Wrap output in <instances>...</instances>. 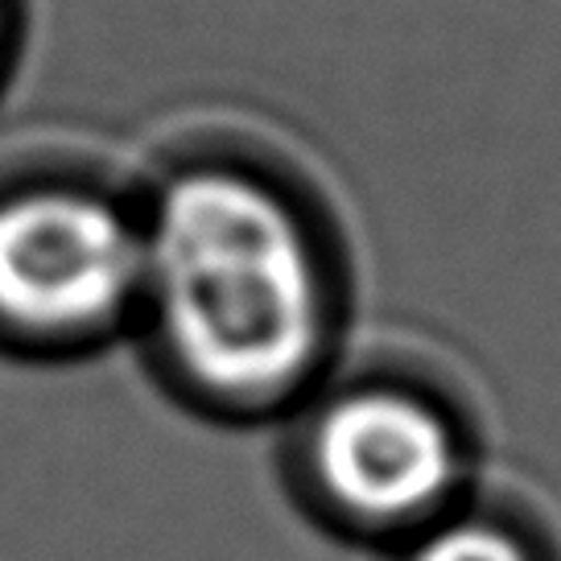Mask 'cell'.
<instances>
[{
	"label": "cell",
	"instance_id": "obj_1",
	"mask_svg": "<svg viewBox=\"0 0 561 561\" xmlns=\"http://www.w3.org/2000/svg\"><path fill=\"white\" fill-rule=\"evenodd\" d=\"M149 380L210 425H277L347 355L359 268L331 186L248 124L182 128L140 165Z\"/></svg>",
	"mask_w": 561,
	"mask_h": 561
},
{
	"label": "cell",
	"instance_id": "obj_2",
	"mask_svg": "<svg viewBox=\"0 0 561 561\" xmlns=\"http://www.w3.org/2000/svg\"><path fill=\"white\" fill-rule=\"evenodd\" d=\"M483 455V421L462 380L397 343H351L277 421L289 491L359 537H417L479 488Z\"/></svg>",
	"mask_w": 561,
	"mask_h": 561
},
{
	"label": "cell",
	"instance_id": "obj_3",
	"mask_svg": "<svg viewBox=\"0 0 561 561\" xmlns=\"http://www.w3.org/2000/svg\"><path fill=\"white\" fill-rule=\"evenodd\" d=\"M145 277L140 170L58 158L0 191V334L46 359L133 343Z\"/></svg>",
	"mask_w": 561,
	"mask_h": 561
},
{
	"label": "cell",
	"instance_id": "obj_4",
	"mask_svg": "<svg viewBox=\"0 0 561 561\" xmlns=\"http://www.w3.org/2000/svg\"><path fill=\"white\" fill-rule=\"evenodd\" d=\"M409 561H537V553L528 545V528L474 488L458 508L409 537Z\"/></svg>",
	"mask_w": 561,
	"mask_h": 561
},
{
	"label": "cell",
	"instance_id": "obj_5",
	"mask_svg": "<svg viewBox=\"0 0 561 561\" xmlns=\"http://www.w3.org/2000/svg\"><path fill=\"white\" fill-rule=\"evenodd\" d=\"M4 46H9V4L0 0V58H4Z\"/></svg>",
	"mask_w": 561,
	"mask_h": 561
}]
</instances>
